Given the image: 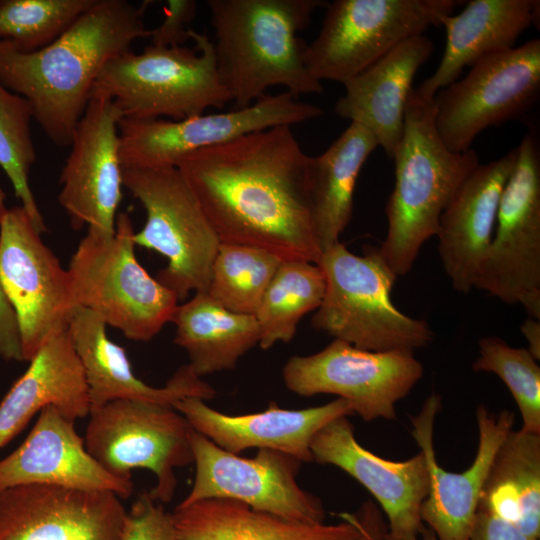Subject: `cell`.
Returning <instances> with one entry per match:
<instances>
[{
  "label": "cell",
  "instance_id": "7c38bea8",
  "mask_svg": "<svg viewBox=\"0 0 540 540\" xmlns=\"http://www.w3.org/2000/svg\"><path fill=\"white\" fill-rule=\"evenodd\" d=\"M0 286L14 311L23 361L67 330L77 308L71 280L21 206L0 219Z\"/></svg>",
  "mask_w": 540,
  "mask_h": 540
},
{
  "label": "cell",
  "instance_id": "277c9868",
  "mask_svg": "<svg viewBox=\"0 0 540 540\" xmlns=\"http://www.w3.org/2000/svg\"><path fill=\"white\" fill-rule=\"evenodd\" d=\"M434 116V99L421 97L413 88L392 157L395 185L385 208L386 238L379 247L397 277L411 270L423 244L436 235L442 212L479 164L473 149L456 153L444 145Z\"/></svg>",
  "mask_w": 540,
  "mask_h": 540
},
{
  "label": "cell",
  "instance_id": "5bb4252c",
  "mask_svg": "<svg viewBox=\"0 0 540 540\" xmlns=\"http://www.w3.org/2000/svg\"><path fill=\"white\" fill-rule=\"evenodd\" d=\"M414 352L367 351L334 339L311 355L291 356L282 370L285 386L310 397L332 394L346 400L364 421L395 420L396 404L423 376Z\"/></svg>",
  "mask_w": 540,
  "mask_h": 540
},
{
  "label": "cell",
  "instance_id": "ee69618b",
  "mask_svg": "<svg viewBox=\"0 0 540 540\" xmlns=\"http://www.w3.org/2000/svg\"><path fill=\"white\" fill-rule=\"evenodd\" d=\"M2 46V42H0V47Z\"/></svg>",
  "mask_w": 540,
  "mask_h": 540
},
{
  "label": "cell",
  "instance_id": "f1b7e54d",
  "mask_svg": "<svg viewBox=\"0 0 540 540\" xmlns=\"http://www.w3.org/2000/svg\"><path fill=\"white\" fill-rule=\"evenodd\" d=\"M170 322L176 326L174 343L186 351L188 364L199 377L235 368L259 343L254 315L229 311L207 292H196L178 304Z\"/></svg>",
  "mask_w": 540,
  "mask_h": 540
},
{
  "label": "cell",
  "instance_id": "836d02e7",
  "mask_svg": "<svg viewBox=\"0 0 540 540\" xmlns=\"http://www.w3.org/2000/svg\"><path fill=\"white\" fill-rule=\"evenodd\" d=\"M32 119L30 103L0 81V167L8 176L20 206L42 234L47 226L29 184L30 170L36 160Z\"/></svg>",
  "mask_w": 540,
  "mask_h": 540
},
{
  "label": "cell",
  "instance_id": "d6986e66",
  "mask_svg": "<svg viewBox=\"0 0 540 540\" xmlns=\"http://www.w3.org/2000/svg\"><path fill=\"white\" fill-rule=\"evenodd\" d=\"M313 461L343 470L376 499L388 520L387 540H418L421 506L429 492V472L420 451L404 461L387 460L364 448L348 416L324 426L311 443Z\"/></svg>",
  "mask_w": 540,
  "mask_h": 540
},
{
  "label": "cell",
  "instance_id": "ba28073f",
  "mask_svg": "<svg viewBox=\"0 0 540 540\" xmlns=\"http://www.w3.org/2000/svg\"><path fill=\"white\" fill-rule=\"evenodd\" d=\"M122 183L146 214L135 244L168 261L156 279L178 300L206 292L221 242L178 168H122Z\"/></svg>",
  "mask_w": 540,
  "mask_h": 540
},
{
  "label": "cell",
  "instance_id": "9a60e30c",
  "mask_svg": "<svg viewBox=\"0 0 540 540\" xmlns=\"http://www.w3.org/2000/svg\"><path fill=\"white\" fill-rule=\"evenodd\" d=\"M323 114L289 92L266 94L248 107L182 120L129 119L118 123L122 168L176 167L185 156L237 137L292 126Z\"/></svg>",
  "mask_w": 540,
  "mask_h": 540
},
{
  "label": "cell",
  "instance_id": "6da1fadb",
  "mask_svg": "<svg viewBox=\"0 0 540 540\" xmlns=\"http://www.w3.org/2000/svg\"><path fill=\"white\" fill-rule=\"evenodd\" d=\"M312 163L283 125L200 149L176 167L221 243L318 263Z\"/></svg>",
  "mask_w": 540,
  "mask_h": 540
},
{
  "label": "cell",
  "instance_id": "8d00e7d4",
  "mask_svg": "<svg viewBox=\"0 0 540 540\" xmlns=\"http://www.w3.org/2000/svg\"><path fill=\"white\" fill-rule=\"evenodd\" d=\"M122 540H176L172 513L142 493L126 513Z\"/></svg>",
  "mask_w": 540,
  "mask_h": 540
},
{
  "label": "cell",
  "instance_id": "60d3db41",
  "mask_svg": "<svg viewBox=\"0 0 540 540\" xmlns=\"http://www.w3.org/2000/svg\"><path fill=\"white\" fill-rule=\"evenodd\" d=\"M469 540H539L489 512L477 510Z\"/></svg>",
  "mask_w": 540,
  "mask_h": 540
},
{
  "label": "cell",
  "instance_id": "4dcf8cb0",
  "mask_svg": "<svg viewBox=\"0 0 540 540\" xmlns=\"http://www.w3.org/2000/svg\"><path fill=\"white\" fill-rule=\"evenodd\" d=\"M376 147L375 137L351 122L322 154L313 157V216L322 252L339 242L350 223L358 176Z\"/></svg>",
  "mask_w": 540,
  "mask_h": 540
},
{
  "label": "cell",
  "instance_id": "4316f807",
  "mask_svg": "<svg viewBox=\"0 0 540 540\" xmlns=\"http://www.w3.org/2000/svg\"><path fill=\"white\" fill-rule=\"evenodd\" d=\"M539 11L538 0H473L460 13L444 17L443 57L435 72L415 91L423 98L432 99L459 79L465 67L514 48L519 36L539 22Z\"/></svg>",
  "mask_w": 540,
  "mask_h": 540
},
{
  "label": "cell",
  "instance_id": "ab89813d",
  "mask_svg": "<svg viewBox=\"0 0 540 540\" xmlns=\"http://www.w3.org/2000/svg\"><path fill=\"white\" fill-rule=\"evenodd\" d=\"M339 517L350 521L356 527L360 540L386 539L387 522L378 504L371 499L362 503L356 512H342Z\"/></svg>",
  "mask_w": 540,
  "mask_h": 540
},
{
  "label": "cell",
  "instance_id": "52a82bcc",
  "mask_svg": "<svg viewBox=\"0 0 540 540\" xmlns=\"http://www.w3.org/2000/svg\"><path fill=\"white\" fill-rule=\"evenodd\" d=\"M134 234L129 214L118 213L113 235L87 231L67 270L77 307L128 339L148 342L171 321L179 300L138 262Z\"/></svg>",
  "mask_w": 540,
  "mask_h": 540
},
{
  "label": "cell",
  "instance_id": "d590c367",
  "mask_svg": "<svg viewBox=\"0 0 540 540\" xmlns=\"http://www.w3.org/2000/svg\"><path fill=\"white\" fill-rule=\"evenodd\" d=\"M476 372L497 375L509 389L522 418L521 429L540 434V366L527 348L509 346L495 336L478 341Z\"/></svg>",
  "mask_w": 540,
  "mask_h": 540
},
{
  "label": "cell",
  "instance_id": "cb8c5ba5",
  "mask_svg": "<svg viewBox=\"0 0 540 540\" xmlns=\"http://www.w3.org/2000/svg\"><path fill=\"white\" fill-rule=\"evenodd\" d=\"M106 327L94 312L77 307L68 328L84 371L90 411L119 399L174 406L187 397L204 401L215 397V389L189 364L181 366L163 387L146 384L133 372L125 349L107 336Z\"/></svg>",
  "mask_w": 540,
  "mask_h": 540
},
{
  "label": "cell",
  "instance_id": "9c48e42d",
  "mask_svg": "<svg viewBox=\"0 0 540 540\" xmlns=\"http://www.w3.org/2000/svg\"><path fill=\"white\" fill-rule=\"evenodd\" d=\"M455 0H334L322 27L306 44L304 61L320 82L342 84L406 39L441 25Z\"/></svg>",
  "mask_w": 540,
  "mask_h": 540
},
{
  "label": "cell",
  "instance_id": "ffe728a7",
  "mask_svg": "<svg viewBox=\"0 0 540 540\" xmlns=\"http://www.w3.org/2000/svg\"><path fill=\"white\" fill-rule=\"evenodd\" d=\"M126 513L112 492L14 486L0 493V540H122Z\"/></svg>",
  "mask_w": 540,
  "mask_h": 540
},
{
  "label": "cell",
  "instance_id": "ac0fdd59",
  "mask_svg": "<svg viewBox=\"0 0 540 540\" xmlns=\"http://www.w3.org/2000/svg\"><path fill=\"white\" fill-rule=\"evenodd\" d=\"M441 407L440 395L432 393L420 412L411 417V434L426 459L430 480L421 520L438 540H469L482 487L496 451L513 428L515 415L509 410L494 414L478 405L475 458L466 470L451 472L438 464L434 449V425Z\"/></svg>",
  "mask_w": 540,
  "mask_h": 540
},
{
  "label": "cell",
  "instance_id": "e0dca14e",
  "mask_svg": "<svg viewBox=\"0 0 540 540\" xmlns=\"http://www.w3.org/2000/svg\"><path fill=\"white\" fill-rule=\"evenodd\" d=\"M123 114L109 98L91 96L71 138L58 201L74 230L113 235L122 198L118 123Z\"/></svg>",
  "mask_w": 540,
  "mask_h": 540
},
{
  "label": "cell",
  "instance_id": "3957f363",
  "mask_svg": "<svg viewBox=\"0 0 540 540\" xmlns=\"http://www.w3.org/2000/svg\"><path fill=\"white\" fill-rule=\"evenodd\" d=\"M323 0H208L217 70L235 109L250 106L273 86L298 97L322 93L304 61L298 33Z\"/></svg>",
  "mask_w": 540,
  "mask_h": 540
},
{
  "label": "cell",
  "instance_id": "2e32d148",
  "mask_svg": "<svg viewBox=\"0 0 540 540\" xmlns=\"http://www.w3.org/2000/svg\"><path fill=\"white\" fill-rule=\"evenodd\" d=\"M190 446L194 481L177 506L204 499H230L293 521H325L320 498L297 482L302 464L297 458L271 449H259L255 457L244 458L225 451L193 428Z\"/></svg>",
  "mask_w": 540,
  "mask_h": 540
},
{
  "label": "cell",
  "instance_id": "74e56055",
  "mask_svg": "<svg viewBox=\"0 0 540 540\" xmlns=\"http://www.w3.org/2000/svg\"><path fill=\"white\" fill-rule=\"evenodd\" d=\"M194 0H169L164 6V19L160 25L150 29V45L155 47L183 46L191 40L189 24L196 15Z\"/></svg>",
  "mask_w": 540,
  "mask_h": 540
},
{
  "label": "cell",
  "instance_id": "b9f144b4",
  "mask_svg": "<svg viewBox=\"0 0 540 540\" xmlns=\"http://www.w3.org/2000/svg\"><path fill=\"white\" fill-rule=\"evenodd\" d=\"M524 335L530 354L538 361L540 359V322L538 319L528 317L520 326Z\"/></svg>",
  "mask_w": 540,
  "mask_h": 540
},
{
  "label": "cell",
  "instance_id": "4fadbf2b",
  "mask_svg": "<svg viewBox=\"0 0 540 540\" xmlns=\"http://www.w3.org/2000/svg\"><path fill=\"white\" fill-rule=\"evenodd\" d=\"M540 94V40L482 58L433 97L438 136L453 152L471 148L488 127L517 118Z\"/></svg>",
  "mask_w": 540,
  "mask_h": 540
},
{
  "label": "cell",
  "instance_id": "1f68e13d",
  "mask_svg": "<svg viewBox=\"0 0 540 540\" xmlns=\"http://www.w3.org/2000/svg\"><path fill=\"white\" fill-rule=\"evenodd\" d=\"M325 289V276L317 263L283 260L254 315L259 327L258 345L266 350L279 342L289 343L300 320L318 309Z\"/></svg>",
  "mask_w": 540,
  "mask_h": 540
},
{
  "label": "cell",
  "instance_id": "f35d334b",
  "mask_svg": "<svg viewBox=\"0 0 540 540\" xmlns=\"http://www.w3.org/2000/svg\"><path fill=\"white\" fill-rule=\"evenodd\" d=\"M5 192L0 185V219L7 209ZM0 357L6 361H23L19 331L13 309L0 286Z\"/></svg>",
  "mask_w": 540,
  "mask_h": 540
},
{
  "label": "cell",
  "instance_id": "7402d4cb",
  "mask_svg": "<svg viewBox=\"0 0 540 540\" xmlns=\"http://www.w3.org/2000/svg\"><path fill=\"white\" fill-rule=\"evenodd\" d=\"M517 147L478 164L442 212L436 237L444 271L463 294L475 283L489 251L502 191L514 168Z\"/></svg>",
  "mask_w": 540,
  "mask_h": 540
},
{
  "label": "cell",
  "instance_id": "8992f818",
  "mask_svg": "<svg viewBox=\"0 0 540 540\" xmlns=\"http://www.w3.org/2000/svg\"><path fill=\"white\" fill-rule=\"evenodd\" d=\"M191 40L193 48L149 45L111 59L91 96L111 99L129 119L182 120L224 107L232 99L218 74L214 44L193 29Z\"/></svg>",
  "mask_w": 540,
  "mask_h": 540
},
{
  "label": "cell",
  "instance_id": "f546056e",
  "mask_svg": "<svg viewBox=\"0 0 540 540\" xmlns=\"http://www.w3.org/2000/svg\"><path fill=\"white\" fill-rule=\"evenodd\" d=\"M478 510L540 538V434L511 429L492 460Z\"/></svg>",
  "mask_w": 540,
  "mask_h": 540
},
{
  "label": "cell",
  "instance_id": "30bf717a",
  "mask_svg": "<svg viewBox=\"0 0 540 540\" xmlns=\"http://www.w3.org/2000/svg\"><path fill=\"white\" fill-rule=\"evenodd\" d=\"M83 438L88 453L110 474L131 479L144 468L156 477L149 496L169 503L177 487L175 470L193 463L192 427L171 405L119 399L89 412Z\"/></svg>",
  "mask_w": 540,
  "mask_h": 540
},
{
  "label": "cell",
  "instance_id": "7bdbcfd3",
  "mask_svg": "<svg viewBox=\"0 0 540 540\" xmlns=\"http://www.w3.org/2000/svg\"><path fill=\"white\" fill-rule=\"evenodd\" d=\"M387 540V539H385ZM418 540H438L435 536V534L430 530L428 527L424 525L423 529L421 530L420 536Z\"/></svg>",
  "mask_w": 540,
  "mask_h": 540
},
{
  "label": "cell",
  "instance_id": "44dd1931",
  "mask_svg": "<svg viewBox=\"0 0 540 540\" xmlns=\"http://www.w3.org/2000/svg\"><path fill=\"white\" fill-rule=\"evenodd\" d=\"M74 424L54 406L42 409L24 442L0 460V493L19 485H49L130 497L132 479L107 472L88 453Z\"/></svg>",
  "mask_w": 540,
  "mask_h": 540
},
{
  "label": "cell",
  "instance_id": "484cf974",
  "mask_svg": "<svg viewBox=\"0 0 540 540\" xmlns=\"http://www.w3.org/2000/svg\"><path fill=\"white\" fill-rule=\"evenodd\" d=\"M29 362L0 403V449L46 406L74 422L89 415L88 387L68 329L52 335Z\"/></svg>",
  "mask_w": 540,
  "mask_h": 540
},
{
  "label": "cell",
  "instance_id": "d6a6232c",
  "mask_svg": "<svg viewBox=\"0 0 540 540\" xmlns=\"http://www.w3.org/2000/svg\"><path fill=\"white\" fill-rule=\"evenodd\" d=\"M282 261L264 249L221 243L206 292L229 311L255 315Z\"/></svg>",
  "mask_w": 540,
  "mask_h": 540
},
{
  "label": "cell",
  "instance_id": "83f0119b",
  "mask_svg": "<svg viewBox=\"0 0 540 540\" xmlns=\"http://www.w3.org/2000/svg\"><path fill=\"white\" fill-rule=\"evenodd\" d=\"M176 540H360L348 520L304 523L230 499H204L172 512Z\"/></svg>",
  "mask_w": 540,
  "mask_h": 540
},
{
  "label": "cell",
  "instance_id": "603a6c76",
  "mask_svg": "<svg viewBox=\"0 0 540 540\" xmlns=\"http://www.w3.org/2000/svg\"><path fill=\"white\" fill-rule=\"evenodd\" d=\"M173 407L194 430L227 452L271 449L302 463L313 462L311 443L324 426L336 418L353 415L350 404L341 398L299 410L283 409L270 402L262 412L242 415L219 412L196 397L184 398Z\"/></svg>",
  "mask_w": 540,
  "mask_h": 540
},
{
  "label": "cell",
  "instance_id": "5b68a950",
  "mask_svg": "<svg viewBox=\"0 0 540 540\" xmlns=\"http://www.w3.org/2000/svg\"><path fill=\"white\" fill-rule=\"evenodd\" d=\"M317 264L326 289L312 318L314 328L375 352H414L432 342L434 333L426 320L394 305L391 291L397 276L379 248L356 255L339 241L322 252Z\"/></svg>",
  "mask_w": 540,
  "mask_h": 540
},
{
  "label": "cell",
  "instance_id": "d4e9b609",
  "mask_svg": "<svg viewBox=\"0 0 540 540\" xmlns=\"http://www.w3.org/2000/svg\"><path fill=\"white\" fill-rule=\"evenodd\" d=\"M432 52L433 43L424 34L401 42L343 84L335 113L365 127L392 158L403 134L413 79Z\"/></svg>",
  "mask_w": 540,
  "mask_h": 540
},
{
  "label": "cell",
  "instance_id": "e575fe53",
  "mask_svg": "<svg viewBox=\"0 0 540 540\" xmlns=\"http://www.w3.org/2000/svg\"><path fill=\"white\" fill-rule=\"evenodd\" d=\"M96 0H0V42L20 53L61 36Z\"/></svg>",
  "mask_w": 540,
  "mask_h": 540
},
{
  "label": "cell",
  "instance_id": "7a4b0ae2",
  "mask_svg": "<svg viewBox=\"0 0 540 540\" xmlns=\"http://www.w3.org/2000/svg\"><path fill=\"white\" fill-rule=\"evenodd\" d=\"M149 3L96 0L55 41L31 53L2 42L1 83L30 103L33 118L55 145L71 144L104 66L136 40L149 38L143 20Z\"/></svg>",
  "mask_w": 540,
  "mask_h": 540
},
{
  "label": "cell",
  "instance_id": "8fae6325",
  "mask_svg": "<svg viewBox=\"0 0 540 540\" xmlns=\"http://www.w3.org/2000/svg\"><path fill=\"white\" fill-rule=\"evenodd\" d=\"M475 288L540 320V145L533 127L517 147Z\"/></svg>",
  "mask_w": 540,
  "mask_h": 540
}]
</instances>
